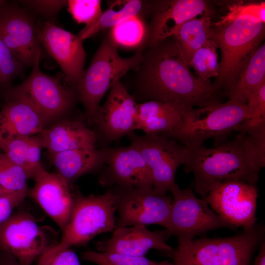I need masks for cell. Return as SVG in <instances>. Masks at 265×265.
I'll use <instances>...</instances> for the list:
<instances>
[{"mask_svg":"<svg viewBox=\"0 0 265 265\" xmlns=\"http://www.w3.org/2000/svg\"><path fill=\"white\" fill-rule=\"evenodd\" d=\"M137 72V92L145 99L158 101L183 114L195 106L218 102L210 80L204 81L189 69L177 40L173 36L144 48Z\"/></svg>","mask_w":265,"mask_h":265,"instance_id":"cell-1","label":"cell"},{"mask_svg":"<svg viewBox=\"0 0 265 265\" xmlns=\"http://www.w3.org/2000/svg\"><path fill=\"white\" fill-rule=\"evenodd\" d=\"M188 149L184 169L193 174V187L202 199L226 181L241 180L256 186L265 166V129L239 132L234 139L212 148L202 145Z\"/></svg>","mask_w":265,"mask_h":265,"instance_id":"cell-2","label":"cell"},{"mask_svg":"<svg viewBox=\"0 0 265 265\" xmlns=\"http://www.w3.org/2000/svg\"><path fill=\"white\" fill-rule=\"evenodd\" d=\"M260 224L226 238H203L178 245L169 254L173 265H250L254 253L265 241Z\"/></svg>","mask_w":265,"mask_h":265,"instance_id":"cell-3","label":"cell"},{"mask_svg":"<svg viewBox=\"0 0 265 265\" xmlns=\"http://www.w3.org/2000/svg\"><path fill=\"white\" fill-rule=\"evenodd\" d=\"M143 49L142 46L132 56L124 58L119 55L118 47L108 36L103 39L74 88L77 99L84 107L88 126L92 125L100 103L106 92L128 72L138 68Z\"/></svg>","mask_w":265,"mask_h":265,"instance_id":"cell-4","label":"cell"},{"mask_svg":"<svg viewBox=\"0 0 265 265\" xmlns=\"http://www.w3.org/2000/svg\"><path fill=\"white\" fill-rule=\"evenodd\" d=\"M265 27V23L248 16L216 23L214 28L212 27L209 39L221 53L218 76L212 84L218 92L224 89L227 94L233 88L250 54L263 40Z\"/></svg>","mask_w":265,"mask_h":265,"instance_id":"cell-5","label":"cell"},{"mask_svg":"<svg viewBox=\"0 0 265 265\" xmlns=\"http://www.w3.org/2000/svg\"><path fill=\"white\" fill-rule=\"evenodd\" d=\"M249 117L246 105L230 100L215 102L186 111L181 125L162 136L173 138L188 148L203 145L213 138L215 146L226 140L227 136Z\"/></svg>","mask_w":265,"mask_h":265,"instance_id":"cell-6","label":"cell"},{"mask_svg":"<svg viewBox=\"0 0 265 265\" xmlns=\"http://www.w3.org/2000/svg\"><path fill=\"white\" fill-rule=\"evenodd\" d=\"M41 49H37L31 72L21 83L4 91L6 101H22L30 106L46 124L69 111L78 100L74 89L63 85L61 76H51L40 69Z\"/></svg>","mask_w":265,"mask_h":265,"instance_id":"cell-7","label":"cell"},{"mask_svg":"<svg viewBox=\"0 0 265 265\" xmlns=\"http://www.w3.org/2000/svg\"><path fill=\"white\" fill-rule=\"evenodd\" d=\"M116 209L108 190L100 195L84 196L75 191V203L61 238L54 247L57 249L87 244L100 234L113 232Z\"/></svg>","mask_w":265,"mask_h":265,"instance_id":"cell-8","label":"cell"},{"mask_svg":"<svg viewBox=\"0 0 265 265\" xmlns=\"http://www.w3.org/2000/svg\"><path fill=\"white\" fill-rule=\"evenodd\" d=\"M170 191L173 198L165 231L168 238L177 237L178 245L188 244L195 237L218 228L235 230L209 207L204 199L196 197L190 187L182 189L175 183Z\"/></svg>","mask_w":265,"mask_h":265,"instance_id":"cell-9","label":"cell"},{"mask_svg":"<svg viewBox=\"0 0 265 265\" xmlns=\"http://www.w3.org/2000/svg\"><path fill=\"white\" fill-rule=\"evenodd\" d=\"M108 190L118 212L115 230L135 225L158 224L167 227L172 203L169 195L157 194L148 187L115 186Z\"/></svg>","mask_w":265,"mask_h":265,"instance_id":"cell-10","label":"cell"},{"mask_svg":"<svg viewBox=\"0 0 265 265\" xmlns=\"http://www.w3.org/2000/svg\"><path fill=\"white\" fill-rule=\"evenodd\" d=\"M127 136L151 170L154 192L166 194L175 184L177 168L186 162L188 148L174 139L158 134L139 135L133 132Z\"/></svg>","mask_w":265,"mask_h":265,"instance_id":"cell-11","label":"cell"},{"mask_svg":"<svg viewBox=\"0 0 265 265\" xmlns=\"http://www.w3.org/2000/svg\"><path fill=\"white\" fill-rule=\"evenodd\" d=\"M57 235L51 227L39 225L32 215L20 212L0 224V247L22 265H31L57 244Z\"/></svg>","mask_w":265,"mask_h":265,"instance_id":"cell-12","label":"cell"},{"mask_svg":"<svg viewBox=\"0 0 265 265\" xmlns=\"http://www.w3.org/2000/svg\"><path fill=\"white\" fill-rule=\"evenodd\" d=\"M258 189L241 180H229L215 186L204 198L214 212L235 230L256 224Z\"/></svg>","mask_w":265,"mask_h":265,"instance_id":"cell-13","label":"cell"},{"mask_svg":"<svg viewBox=\"0 0 265 265\" xmlns=\"http://www.w3.org/2000/svg\"><path fill=\"white\" fill-rule=\"evenodd\" d=\"M137 103L118 81L109 90L105 103L100 106L93 120L97 141L107 147L135 130Z\"/></svg>","mask_w":265,"mask_h":265,"instance_id":"cell-14","label":"cell"},{"mask_svg":"<svg viewBox=\"0 0 265 265\" xmlns=\"http://www.w3.org/2000/svg\"><path fill=\"white\" fill-rule=\"evenodd\" d=\"M102 148L104 164L98 171V181L102 186L153 188L151 170L134 146L130 144L127 147Z\"/></svg>","mask_w":265,"mask_h":265,"instance_id":"cell-15","label":"cell"},{"mask_svg":"<svg viewBox=\"0 0 265 265\" xmlns=\"http://www.w3.org/2000/svg\"><path fill=\"white\" fill-rule=\"evenodd\" d=\"M0 38L20 64L32 66L40 44L37 26L28 12L5 1L0 11Z\"/></svg>","mask_w":265,"mask_h":265,"instance_id":"cell-16","label":"cell"},{"mask_svg":"<svg viewBox=\"0 0 265 265\" xmlns=\"http://www.w3.org/2000/svg\"><path fill=\"white\" fill-rule=\"evenodd\" d=\"M37 36L40 45L60 66L66 82L74 89L84 70L83 40L49 21L37 26Z\"/></svg>","mask_w":265,"mask_h":265,"instance_id":"cell-17","label":"cell"},{"mask_svg":"<svg viewBox=\"0 0 265 265\" xmlns=\"http://www.w3.org/2000/svg\"><path fill=\"white\" fill-rule=\"evenodd\" d=\"M207 9L206 2L202 0L149 1L151 19L144 47L155 46L174 36L182 24Z\"/></svg>","mask_w":265,"mask_h":265,"instance_id":"cell-18","label":"cell"},{"mask_svg":"<svg viewBox=\"0 0 265 265\" xmlns=\"http://www.w3.org/2000/svg\"><path fill=\"white\" fill-rule=\"evenodd\" d=\"M33 179L27 195L37 202L62 231L70 217L75 203V191L70 183L58 173H50L42 165Z\"/></svg>","mask_w":265,"mask_h":265,"instance_id":"cell-19","label":"cell"},{"mask_svg":"<svg viewBox=\"0 0 265 265\" xmlns=\"http://www.w3.org/2000/svg\"><path fill=\"white\" fill-rule=\"evenodd\" d=\"M165 230L150 231L145 225H135L115 229L112 236L96 243L99 252L117 253L143 257L151 249L168 256L173 248L166 243Z\"/></svg>","mask_w":265,"mask_h":265,"instance_id":"cell-20","label":"cell"},{"mask_svg":"<svg viewBox=\"0 0 265 265\" xmlns=\"http://www.w3.org/2000/svg\"><path fill=\"white\" fill-rule=\"evenodd\" d=\"M43 148L50 155L81 148H95L97 137L94 130L79 119L66 120L39 134Z\"/></svg>","mask_w":265,"mask_h":265,"instance_id":"cell-21","label":"cell"},{"mask_svg":"<svg viewBox=\"0 0 265 265\" xmlns=\"http://www.w3.org/2000/svg\"><path fill=\"white\" fill-rule=\"evenodd\" d=\"M45 124L27 103L17 100L6 101L0 111V141L39 134Z\"/></svg>","mask_w":265,"mask_h":265,"instance_id":"cell-22","label":"cell"},{"mask_svg":"<svg viewBox=\"0 0 265 265\" xmlns=\"http://www.w3.org/2000/svg\"><path fill=\"white\" fill-rule=\"evenodd\" d=\"M182 112L173 106L155 100L137 104L135 114V130L145 134L168 133L181 124Z\"/></svg>","mask_w":265,"mask_h":265,"instance_id":"cell-23","label":"cell"},{"mask_svg":"<svg viewBox=\"0 0 265 265\" xmlns=\"http://www.w3.org/2000/svg\"><path fill=\"white\" fill-rule=\"evenodd\" d=\"M57 173L69 183L80 177L99 171L104 164L103 149L81 148L50 155Z\"/></svg>","mask_w":265,"mask_h":265,"instance_id":"cell-24","label":"cell"},{"mask_svg":"<svg viewBox=\"0 0 265 265\" xmlns=\"http://www.w3.org/2000/svg\"><path fill=\"white\" fill-rule=\"evenodd\" d=\"M265 82V45L264 43L250 54L233 88L227 95L229 99L246 105L248 96Z\"/></svg>","mask_w":265,"mask_h":265,"instance_id":"cell-25","label":"cell"},{"mask_svg":"<svg viewBox=\"0 0 265 265\" xmlns=\"http://www.w3.org/2000/svg\"><path fill=\"white\" fill-rule=\"evenodd\" d=\"M148 11V1L140 0H115L102 12L92 25L85 26L78 36L83 41L107 29H110L124 21Z\"/></svg>","mask_w":265,"mask_h":265,"instance_id":"cell-26","label":"cell"},{"mask_svg":"<svg viewBox=\"0 0 265 265\" xmlns=\"http://www.w3.org/2000/svg\"><path fill=\"white\" fill-rule=\"evenodd\" d=\"M212 24L208 14L193 18L182 24L173 37L178 41L189 66L193 53L209 39Z\"/></svg>","mask_w":265,"mask_h":265,"instance_id":"cell-27","label":"cell"},{"mask_svg":"<svg viewBox=\"0 0 265 265\" xmlns=\"http://www.w3.org/2000/svg\"><path fill=\"white\" fill-rule=\"evenodd\" d=\"M147 26L142 15L130 18L110 29L108 36L118 47L137 48L144 46Z\"/></svg>","mask_w":265,"mask_h":265,"instance_id":"cell-28","label":"cell"},{"mask_svg":"<svg viewBox=\"0 0 265 265\" xmlns=\"http://www.w3.org/2000/svg\"><path fill=\"white\" fill-rule=\"evenodd\" d=\"M0 151L13 163L21 167L28 179L34 168L35 152L32 136L0 141Z\"/></svg>","mask_w":265,"mask_h":265,"instance_id":"cell-29","label":"cell"},{"mask_svg":"<svg viewBox=\"0 0 265 265\" xmlns=\"http://www.w3.org/2000/svg\"><path fill=\"white\" fill-rule=\"evenodd\" d=\"M217 48L215 43L209 39L191 58L189 66L193 67L197 77L203 80L209 81L211 78H216L218 76L219 63Z\"/></svg>","mask_w":265,"mask_h":265,"instance_id":"cell-30","label":"cell"},{"mask_svg":"<svg viewBox=\"0 0 265 265\" xmlns=\"http://www.w3.org/2000/svg\"><path fill=\"white\" fill-rule=\"evenodd\" d=\"M81 259L97 265H173L166 260L155 262L145 256L137 257L117 253L87 250L80 254Z\"/></svg>","mask_w":265,"mask_h":265,"instance_id":"cell-31","label":"cell"},{"mask_svg":"<svg viewBox=\"0 0 265 265\" xmlns=\"http://www.w3.org/2000/svg\"><path fill=\"white\" fill-rule=\"evenodd\" d=\"M249 117L236 129L248 132L265 129V82L247 97Z\"/></svg>","mask_w":265,"mask_h":265,"instance_id":"cell-32","label":"cell"},{"mask_svg":"<svg viewBox=\"0 0 265 265\" xmlns=\"http://www.w3.org/2000/svg\"><path fill=\"white\" fill-rule=\"evenodd\" d=\"M24 170L0 151V186L9 191H28Z\"/></svg>","mask_w":265,"mask_h":265,"instance_id":"cell-33","label":"cell"},{"mask_svg":"<svg viewBox=\"0 0 265 265\" xmlns=\"http://www.w3.org/2000/svg\"><path fill=\"white\" fill-rule=\"evenodd\" d=\"M102 1L100 0H69L68 10L78 24L88 26L94 23L101 15Z\"/></svg>","mask_w":265,"mask_h":265,"instance_id":"cell-34","label":"cell"},{"mask_svg":"<svg viewBox=\"0 0 265 265\" xmlns=\"http://www.w3.org/2000/svg\"><path fill=\"white\" fill-rule=\"evenodd\" d=\"M23 67L0 38V87L4 91L11 87L12 80L21 74Z\"/></svg>","mask_w":265,"mask_h":265,"instance_id":"cell-35","label":"cell"},{"mask_svg":"<svg viewBox=\"0 0 265 265\" xmlns=\"http://www.w3.org/2000/svg\"><path fill=\"white\" fill-rule=\"evenodd\" d=\"M37 265H80L78 256L71 248L57 249L54 246L38 259Z\"/></svg>","mask_w":265,"mask_h":265,"instance_id":"cell-36","label":"cell"},{"mask_svg":"<svg viewBox=\"0 0 265 265\" xmlns=\"http://www.w3.org/2000/svg\"><path fill=\"white\" fill-rule=\"evenodd\" d=\"M248 16L265 23V2L232 5L227 14L217 24L223 23L238 17Z\"/></svg>","mask_w":265,"mask_h":265,"instance_id":"cell-37","label":"cell"},{"mask_svg":"<svg viewBox=\"0 0 265 265\" xmlns=\"http://www.w3.org/2000/svg\"><path fill=\"white\" fill-rule=\"evenodd\" d=\"M18 2L34 12L48 18L49 21L52 22L53 19L56 18L59 11L67 5V0H29Z\"/></svg>","mask_w":265,"mask_h":265,"instance_id":"cell-38","label":"cell"},{"mask_svg":"<svg viewBox=\"0 0 265 265\" xmlns=\"http://www.w3.org/2000/svg\"><path fill=\"white\" fill-rule=\"evenodd\" d=\"M28 191H9L0 195V224L11 215L13 209L23 202Z\"/></svg>","mask_w":265,"mask_h":265,"instance_id":"cell-39","label":"cell"},{"mask_svg":"<svg viewBox=\"0 0 265 265\" xmlns=\"http://www.w3.org/2000/svg\"><path fill=\"white\" fill-rule=\"evenodd\" d=\"M254 265H265V242L263 241L260 246V251L256 257Z\"/></svg>","mask_w":265,"mask_h":265,"instance_id":"cell-40","label":"cell"},{"mask_svg":"<svg viewBox=\"0 0 265 265\" xmlns=\"http://www.w3.org/2000/svg\"><path fill=\"white\" fill-rule=\"evenodd\" d=\"M7 192H9V191L4 189L0 186V195Z\"/></svg>","mask_w":265,"mask_h":265,"instance_id":"cell-41","label":"cell"},{"mask_svg":"<svg viewBox=\"0 0 265 265\" xmlns=\"http://www.w3.org/2000/svg\"><path fill=\"white\" fill-rule=\"evenodd\" d=\"M5 0H0V9L1 8V6H2V5L4 4V3L5 2Z\"/></svg>","mask_w":265,"mask_h":265,"instance_id":"cell-42","label":"cell"}]
</instances>
